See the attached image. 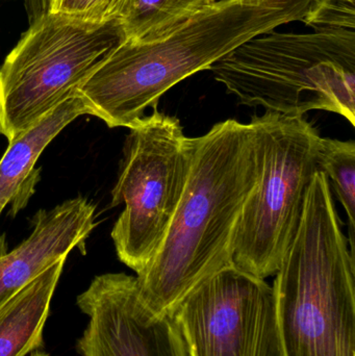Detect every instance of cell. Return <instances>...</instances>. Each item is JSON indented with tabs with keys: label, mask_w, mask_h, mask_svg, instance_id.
Here are the masks:
<instances>
[{
	"label": "cell",
	"mask_w": 355,
	"mask_h": 356,
	"mask_svg": "<svg viewBox=\"0 0 355 356\" xmlns=\"http://www.w3.org/2000/svg\"><path fill=\"white\" fill-rule=\"evenodd\" d=\"M261 173L251 123L227 119L193 138L189 175L166 238L135 277L154 313L169 315L199 282L233 264L238 224Z\"/></svg>",
	"instance_id": "6da1fadb"
},
{
	"label": "cell",
	"mask_w": 355,
	"mask_h": 356,
	"mask_svg": "<svg viewBox=\"0 0 355 356\" xmlns=\"http://www.w3.org/2000/svg\"><path fill=\"white\" fill-rule=\"evenodd\" d=\"M319 0H216L160 37L123 41L77 92L108 127H133L177 83L258 35L308 22Z\"/></svg>",
	"instance_id": "7a4b0ae2"
},
{
	"label": "cell",
	"mask_w": 355,
	"mask_h": 356,
	"mask_svg": "<svg viewBox=\"0 0 355 356\" xmlns=\"http://www.w3.org/2000/svg\"><path fill=\"white\" fill-rule=\"evenodd\" d=\"M318 171L273 284L281 356H355V264Z\"/></svg>",
	"instance_id": "3957f363"
},
{
	"label": "cell",
	"mask_w": 355,
	"mask_h": 356,
	"mask_svg": "<svg viewBox=\"0 0 355 356\" xmlns=\"http://www.w3.org/2000/svg\"><path fill=\"white\" fill-rule=\"evenodd\" d=\"M258 35L215 63V79L247 106L291 116L313 110L355 127V29Z\"/></svg>",
	"instance_id": "277c9868"
},
{
	"label": "cell",
	"mask_w": 355,
	"mask_h": 356,
	"mask_svg": "<svg viewBox=\"0 0 355 356\" xmlns=\"http://www.w3.org/2000/svg\"><path fill=\"white\" fill-rule=\"evenodd\" d=\"M124 41L120 21L47 12L0 67V134L8 143L69 98Z\"/></svg>",
	"instance_id": "5b68a950"
},
{
	"label": "cell",
	"mask_w": 355,
	"mask_h": 356,
	"mask_svg": "<svg viewBox=\"0 0 355 356\" xmlns=\"http://www.w3.org/2000/svg\"><path fill=\"white\" fill-rule=\"evenodd\" d=\"M250 123L262 150V173L238 224L233 264L266 280L277 273L297 234L311 184L320 171L322 137L304 116L267 111Z\"/></svg>",
	"instance_id": "8992f818"
},
{
	"label": "cell",
	"mask_w": 355,
	"mask_h": 356,
	"mask_svg": "<svg viewBox=\"0 0 355 356\" xmlns=\"http://www.w3.org/2000/svg\"><path fill=\"white\" fill-rule=\"evenodd\" d=\"M129 127L112 207L124 204L110 236L121 263L139 273L162 246L191 165L193 138L158 106Z\"/></svg>",
	"instance_id": "52a82bcc"
},
{
	"label": "cell",
	"mask_w": 355,
	"mask_h": 356,
	"mask_svg": "<svg viewBox=\"0 0 355 356\" xmlns=\"http://www.w3.org/2000/svg\"><path fill=\"white\" fill-rule=\"evenodd\" d=\"M189 356H281L272 286L231 264L169 314Z\"/></svg>",
	"instance_id": "ba28073f"
},
{
	"label": "cell",
	"mask_w": 355,
	"mask_h": 356,
	"mask_svg": "<svg viewBox=\"0 0 355 356\" xmlns=\"http://www.w3.org/2000/svg\"><path fill=\"white\" fill-rule=\"evenodd\" d=\"M76 305L89 319L76 343L81 356H189L170 316L146 305L135 276H95Z\"/></svg>",
	"instance_id": "9c48e42d"
},
{
	"label": "cell",
	"mask_w": 355,
	"mask_h": 356,
	"mask_svg": "<svg viewBox=\"0 0 355 356\" xmlns=\"http://www.w3.org/2000/svg\"><path fill=\"white\" fill-rule=\"evenodd\" d=\"M95 211L83 196L41 209L33 217L31 234L12 251L0 234V307L73 249L85 247L96 226Z\"/></svg>",
	"instance_id": "30bf717a"
},
{
	"label": "cell",
	"mask_w": 355,
	"mask_h": 356,
	"mask_svg": "<svg viewBox=\"0 0 355 356\" xmlns=\"http://www.w3.org/2000/svg\"><path fill=\"white\" fill-rule=\"evenodd\" d=\"M83 115L91 114L77 92L8 143L0 159V215L10 203L13 213L27 204L39 178L35 167L40 156L67 125Z\"/></svg>",
	"instance_id": "8fae6325"
},
{
	"label": "cell",
	"mask_w": 355,
	"mask_h": 356,
	"mask_svg": "<svg viewBox=\"0 0 355 356\" xmlns=\"http://www.w3.org/2000/svg\"><path fill=\"white\" fill-rule=\"evenodd\" d=\"M67 259L49 266L0 307V356H26L44 347V328Z\"/></svg>",
	"instance_id": "7c38bea8"
},
{
	"label": "cell",
	"mask_w": 355,
	"mask_h": 356,
	"mask_svg": "<svg viewBox=\"0 0 355 356\" xmlns=\"http://www.w3.org/2000/svg\"><path fill=\"white\" fill-rule=\"evenodd\" d=\"M216 0H131L120 20L124 41L160 37Z\"/></svg>",
	"instance_id": "4fadbf2b"
},
{
	"label": "cell",
	"mask_w": 355,
	"mask_h": 356,
	"mask_svg": "<svg viewBox=\"0 0 355 356\" xmlns=\"http://www.w3.org/2000/svg\"><path fill=\"white\" fill-rule=\"evenodd\" d=\"M319 168L329 178L348 217V243L354 254L355 245V143L322 138Z\"/></svg>",
	"instance_id": "5bb4252c"
},
{
	"label": "cell",
	"mask_w": 355,
	"mask_h": 356,
	"mask_svg": "<svg viewBox=\"0 0 355 356\" xmlns=\"http://www.w3.org/2000/svg\"><path fill=\"white\" fill-rule=\"evenodd\" d=\"M131 0H50L48 12L92 22L120 21Z\"/></svg>",
	"instance_id": "9a60e30c"
},
{
	"label": "cell",
	"mask_w": 355,
	"mask_h": 356,
	"mask_svg": "<svg viewBox=\"0 0 355 356\" xmlns=\"http://www.w3.org/2000/svg\"><path fill=\"white\" fill-rule=\"evenodd\" d=\"M306 25L355 29L354 3L345 0H319Z\"/></svg>",
	"instance_id": "2e32d148"
},
{
	"label": "cell",
	"mask_w": 355,
	"mask_h": 356,
	"mask_svg": "<svg viewBox=\"0 0 355 356\" xmlns=\"http://www.w3.org/2000/svg\"><path fill=\"white\" fill-rule=\"evenodd\" d=\"M31 23L49 10L50 0H26Z\"/></svg>",
	"instance_id": "e0dca14e"
},
{
	"label": "cell",
	"mask_w": 355,
	"mask_h": 356,
	"mask_svg": "<svg viewBox=\"0 0 355 356\" xmlns=\"http://www.w3.org/2000/svg\"><path fill=\"white\" fill-rule=\"evenodd\" d=\"M31 356H51L46 353L45 351L43 350H37L35 353H31Z\"/></svg>",
	"instance_id": "ac0fdd59"
},
{
	"label": "cell",
	"mask_w": 355,
	"mask_h": 356,
	"mask_svg": "<svg viewBox=\"0 0 355 356\" xmlns=\"http://www.w3.org/2000/svg\"><path fill=\"white\" fill-rule=\"evenodd\" d=\"M345 1L352 2V3H354V0H345Z\"/></svg>",
	"instance_id": "d6986e66"
}]
</instances>
